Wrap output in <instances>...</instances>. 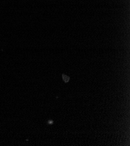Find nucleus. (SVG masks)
<instances>
[{
  "instance_id": "f257e3e1",
  "label": "nucleus",
  "mask_w": 130,
  "mask_h": 146,
  "mask_svg": "<svg viewBox=\"0 0 130 146\" xmlns=\"http://www.w3.org/2000/svg\"><path fill=\"white\" fill-rule=\"evenodd\" d=\"M63 78L65 82H68V80H69V78L68 76H67V75H63Z\"/></svg>"
}]
</instances>
